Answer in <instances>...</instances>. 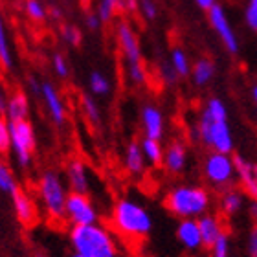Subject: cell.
I'll return each mask as SVG.
<instances>
[{"mask_svg":"<svg viewBox=\"0 0 257 257\" xmlns=\"http://www.w3.org/2000/svg\"><path fill=\"white\" fill-rule=\"evenodd\" d=\"M193 136L209 151L230 153L235 147V140L228 119V107L219 97H209L200 110Z\"/></svg>","mask_w":257,"mask_h":257,"instance_id":"obj_1","label":"cell"},{"mask_svg":"<svg viewBox=\"0 0 257 257\" xmlns=\"http://www.w3.org/2000/svg\"><path fill=\"white\" fill-rule=\"evenodd\" d=\"M110 224L128 241H142L153 231V215L138 200L123 197L114 202Z\"/></svg>","mask_w":257,"mask_h":257,"instance_id":"obj_2","label":"cell"},{"mask_svg":"<svg viewBox=\"0 0 257 257\" xmlns=\"http://www.w3.org/2000/svg\"><path fill=\"white\" fill-rule=\"evenodd\" d=\"M70 244L83 257H119V246L112 231L99 222L72 226Z\"/></svg>","mask_w":257,"mask_h":257,"instance_id":"obj_3","label":"cell"},{"mask_svg":"<svg viewBox=\"0 0 257 257\" xmlns=\"http://www.w3.org/2000/svg\"><path fill=\"white\" fill-rule=\"evenodd\" d=\"M164 206L178 219H198L211 208V193L198 184H180L167 191Z\"/></svg>","mask_w":257,"mask_h":257,"instance_id":"obj_4","label":"cell"},{"mask_svg":"<svg viewBox=\"0 0 257 257\" xmlns=\"http://www.w3.org/2000/svg\"><path fill=\"white\" fill-rule=\"evenodd\" d=\"M116 41L119 52L123 55L127 79L134 86H144L147 83V68L142 59V46L134 28L127 21H119L116 26Z\"/></svg>","mask_w":257,"mask_h":257,"instance_id":"obj_5","label":"cell"},{"mask_svg":"<svg viewBox=\"0 0 257 257\" xmlns=\"http://www.w3.org/2000/svg\"><path fill=\"white\" fill-rule=\"evenodd\" d=\"M37 195L43 202V208L52 220H64V206L68 191L59 173L44 171L37 180Z\"/></svg>","mask_w":257,"mask_h":257,"instance_id":"obj_6","label":"cell"},{"mask_svg":"<svg viewBox=\"0 0 257 257\" xmlns=\"http://www.w3.org/2000/svg\"><path fill=\"white\" fill-rule=\"evenodd\" d=\"M202 173L209 186H213L217 189L230 188L233 180L237 178L235 158L230 153L209 151V155L204 158Z\"/></svg>","mask_w":257,"mask_h":257,"instance_id":"obj_7","label":"cell"},{"mask_svg":"<svg viewBox=\"0 0 257 257\" xmlns=\"http://www.w3.org/2000/svg\"><path fill=\"white\" fill-rule=\"evenodd\" d=\"M11 128V153L15 156V162L21 167H30L33 158V151L37 145L33 125L28 119L22 121H10Z\"/></svg>","mask_w":257,"mask_h":257,"instance_id":"obj_8","label":"cell"},{"mask_svg":"<svg viewBox=\"0 0 257 257\" xmlns=\"http://www.w3.org/2000/svg\"><path fill=\"white\" fill-rule=\"evenodd\" d=\"M64 220L72 226L94 224L99 220V213L88 193H68L66 206H64Z\"/></svg>","mask_w":257,"mask_h":257,"instance_id":"obj_9","label":"cell"},{"mask_svg":"<svg viewBox=\"0 0 257 257\" xmlns=\"http://www.w3.org/2000/svg\"><path fill=\"white\" fill-rule=\"evenodd\" d=\"M208 21L209 26L213 28V32L217 33V37L220 39L226 52L235 55L239 52V39H237V33L231 26L230 19L226 15L224 8L220 4H215L211 10H208Z\"/></svg>","mask_w":257,"mask_h":257,"instance_id":"obj_10","label":"cell"},{"mask_svg":"<svg viewBox=\"0 0 257 257\" xmlns=\"http://www.w3.org/2000/svg\"><path fill=\"white\" fill-rule=\"evenodd\" d=\"M66 184L72 193H88L92 186L90 169L81 158H70L66 164Z\"/></svg>","mask_w":257,"mask_h":257,"instance_id":"obj_11","label":"cell"},{"mask_svg":"<svg viewBox=\"0 0 257 257\" xmlns=\"http://www.w3.org/2000/svg\"><path fill=\"white\" fill-rule=\"evenodd\" d=\"M11 200H13V209H15L17 220H19L24 228H32V226L37 224L39 209L30 193L22 191V189H17V191L11 195Z\"/></svg>","mask_w":257,"mask_h":257,"instance_id":"obj_12","label":"cell"},{"mask_svg":"<svg viewBox=\"0 0 257 257\" xmlns=\"http://www.w3.org/2000/svg\"><path fill=\"white\" fill-rule=\"evenodd\" d=\"M39 96L43 97L44 107H46V110H48L52 121H54L57 127L64 125V121H66V116H68V114H66V105H64L59 90H57L52 83L44 81V83H41V94H39Z\"/></svg>","mask_w":257,"mask_h":257,"instance_id":"obj_13","label":"cell"},{"mask_svg":"<svg viewBox=\"0 0 257 257\" xmlns=\"http://www.w3.org/2000/svg\"><path fill=\"white\" fill-rule=\"evenodd\" d=\"M140 121H142L144 136L155 140L164 138V134H166V118H164V112L156 105H151V103L144 105L142 112H140Z\"/></svg>","mask_w":257,"mask_h":257,"instance_id":"obj_14","label":"cell"},{"mask_svg":"<svg viewBox=\"0 0 257 257\" xmlns=\"http://www.w3.org/2000/svg\"><path fill=\"white\" fill-rule=\"evenodd\" d=\"M233 158H235L239 186L250 200H257V164L244 156H233Z\"/></svg>","mask_w":257,"mask_h":257,"instance_id":"obj_15","label":"cell"},{"mask_svg":"<svg viewBox=\"0 0 257 257\" xmlns=\"http://www.w3.org/2000/svg\"><path fill=\"white\" fill-rule=\"evenodd\" d=\"M162 166L166 167L169 175H180L188 167V147L180 140H173L164 151V162Z\"/></svg>","mask_w":257,"mask_h":257,"instance_id":"obj_16","label":"cell"},{"mask_svg":"<svg viewBox=\"0 0 257 257\" xmlns=\"http://www.w3.org/2000/svg\"><path fill=\"white\" fill-rule=\"evenodd\" d=\"M177 241L189 252H197L204 246L197 219H180L177 226Z\"/></svg>","mask_w":257,"mask_h":257,"instance_id":"obj_17","label":"cell"},{"mask_svg":"<svg viewBox=\"0 0 257 257\" xmlns=\"http://www.w3.org/2000/svg\"><path fill=\"white\" fill-rule=\"evenodd\" d=\"M198 228H200V233H202V242L206 248H211L217 239H219L222 233H224V224H222V219L215 213H204L202 217H198Z\"/></svg>","mask_w":257,"mask_h":257,"instance_id":"obj_18","label":"cell"},{"mask_svg":"<svg viewBox=\"0 0 257 257\" xmlns=\"http://www.w3.org/2000/svg\"><path fill=\"white\" fill-rule=\"evenodd\" d=\"M244 202H246V195H244L242 189L226 188L224 191L220 193L219 198L220 213L224 217H235L237 213H241L244 209Z\"/></svg>","mask_w":257,"mask_h":257,"instance_id":"obj_19","label":"cell"},{"mask_svg":"<svg viewBox=\"0 0 257 257\" xmlns=\"http://www.w3.org/2000/svg\"><path fill=\"white\" fill-rule=\"evenodd\" d=\"M123 164H125V169H127L128 175H134V177L144 175L147 162H145L144 151H142L140 142H134L133 140V142H128L127 144V147H125V155H123Z\"/></svg>","mask_w":257,"mask_h":257,"instance_id":"obj_20","label":"cell"},{"mask_svg":"<svg viewBox=\"0 0 257 257\" xmlns=\"http://www.w3.org/2000/svg\"><path fill=\"white\" fill-rule=\"evenodd\" d=\"M4 114L8 121H22V119H28V114H30V101H28V96L24 92H15L8 97V103H6Z\"/></svg>","mask_w":257,"mask_h":257,"instance_id":"obj_21","label":"cell"},{"mask_svg":"<svg viewBox=\"0 0 257 257\" xmlns=\"http://www.w3.org/2000/svg\"><path fill=\"white\" fill-rule=\"evenodd\" d=\"M215 63L208 57H200L197 63L191 66V79L197 86H206L209 85L215 77Z\"/></svg>","mask_w":257,"mask_h":257,"instance_id":"obj_22","label":"cell"},{"mask_svg":"<svg viewBox=\"0 0 257 257\" xmlns=\"http://www.w3.org/2000/svg\"><path fill=\"white\" fill-rule=\"evenodd\" d=\"M160 142L162 140L147 138V136H144V140L140 142L142 151H144L145 162L149 166H162V162H164V151L166 149H164V145Z\"/></svg>","mask_w":257,"mask_h":257,"instance_id":"obj_23","label":"cell"},{"mask_svg":"<svg viewBox=\"0 0 257 257\" xmlns=\"http://www.w3.org/2000/svg\"><path fill=\"white\" fill-rule=\"evenodd\" d=\"M81 110H83V116L88 123L94 128H97L101 125V108L97 105V101L92 96H83L81 97Z\"/></svg>","mask_w":257,"mask_h":257,"instance_id":"obj_24","label":"cell"},{"mask_svg":"<svg viewBox=\"0 0 257 257\" xmlns=\"http://www.w3.org/2000/svg\"><path fill=\"white\" fill-rule=\"evenodd\" d=\"M169 63H171L173 70L177 72L178 77H188V75H191V66H193V64L189 63L188 54H186L182 48H173L171 50Z\"/></svg>","mask_w":257,"mask_h":257,"instance_id":"obj_25","label":"cell"},{"mask_svg":"<svg viewBox=\"0 0 257 257\" xmlns=\"http://www.w3.org/2000/svg\"><path fill=\"white\" fill-rule=\"evenodd\" d=\"M0 66L6 70L13 68V54H11L10 39H8V32H6L2 13H0Z\"/></svg>","mask_w":257,"mask_h":257,"instance_id":"obj_26","label":"cell"},{"mask_svg":"<svg viewBox=\"0 0 257 257\" xmlns=\"http://www.w3.org/2000/svg\"><path fill=\"white\" fill-rule=\"evenodd\" d=\"M88 88L94 96H107L110 92V81L101 72H92L88 77Z\"/></svg>","mask_w":257,"mask_h":257,"instance_id":"obj_27","label":"cell"},{"mask_svg":"<svg viewBox=\"0 0 257 257\" xmlns=\"http://www.w3.org/2000/svg\"><path fill=\"white\" fill-rule=\"evenodd\" d=\"M17 189H19V184H17L15 175L11 173V169L6 166L4 162L0 160V191L13 195Z\"/></svg>","mask_w":257,"mask_h":257,"instance_id":"obj_28","label":"cell"},{"mask_svg":"<svg viewBox=\"0 0 257 257\" xmlns=\"http://www.w3.org/2000/svg\"><path fill=\"white\" fill-rule=\"evenodd\" d=\"M24 11H26V15L30 17L33 22H44L46 17H48V10H46L43 2H39V0H26V2H24Z\"/></svg>","mask_w":257,"mask_h":257,"instance_id":"obj_29","label":"cell"},{"mask_svg":"<svg viewBox=\"0 0 257 257\" xmlns=\"http://www.w3.org/2000/svg\"><path fill=\"white\" fill-rule=\"evenodd\" d=\"M121 0H99L97 4V15L101 19V22H110L116 15V11L119 10Z\"/></svg>","mask_w":257,"mask_h":257,"instance_id":"obj_30","label":"cell"},{"mask_svg":"<svg viewBox=\"0 0 257 257\" xmlns=\"http://www.w3.org/2000/svg\"><path fill=\"white\" fill-rule=\"evenodd\" d=\"M230 252H231L230 237H228V233L224 231V233L211 244V248H209V255L211 257H230Z\"/></svg>","mask_w":257,"mask_h":257,"instance_id":"obj_31","label":"cell"},{"mask_svg":"<svg viewBox=\"0 0 257 257\" xmlns=\"http://www.w3.org/2000/svg\"><path fill=\"white\" fill-rule=\"evenodd\" d=\"M11 151V128L10 121L0 118V155H6Z\"/></svg>","mask_w":257,"mask_h":257,"instance_id":"obj_32","label":"cell"},{"mask_svg":"<svg viewBox=\"0 0 257 257\" xmlns=\"http://www.w3.org/2000/svg\"><path fill=\"white\" fill-rule=\"evenodd\" d=\"M138 10L145 21H155L158 17V6L155 0H138Z\"/></svg>","mask_w":257,"mask_h":257,"instance_id":"obj_33","label":"cell"},{"mask_svg":"<svg viewBox=\"0 0 257 257\" xmlns=\"http://www.w3.org/2000/svg\"><path fill=\"white\" fill-rule=\"evenodd\" d=\"M52 64H54V72L57 74V77L66 79V77L70 75L68 61H66V57H64L63 54H54V57H52Z\"/></svg>","mask_w":257,"mask_h":257,"instance_id":"obj_34","label":"cell"},{"mask_svg":"<svg viewBox=\"0 0 257 257\" xmlns=\"http://www.w3.org/2000/svg\"><path fill=\"white\" fill-rule=\"evenodd\" d=\"M61 37L64 39V43L72 44V46H79L81 44V32L75 26H70V24L61 28Z\"/></svg>","mask_w":257,"mask_h":257,"instance_id":"obj_35","label":"cell"},{"mask_svg":"<svg viewBox=\"0 0 257 257\" xmlns=\"http://www.w3.org/2000/svg\"><path fill=\"white\" fill-rule=\"evenodd\" d=\"M244 22L252 32L257 33V0H248L244 10Z\"/></svg>","mask_w":257,"mask_h":257,"instance_id":"obj_36","label":"cell"},{"mask_svg":"<svg viewBox=\"0 0 257 257\" xmlns=\"http://www.w3.org/2000/svg\"><path fill=\"white\" fill-rule=\"evenodd\" d=\"M160 74H162V79H164V83H167V85H173L175 81H177V72L173 70L171 63H164L162 64V70H160Z\"/></svg>","mask_w":257,"mask_h":257,"instance_id":"obj_37","label":"cell"},{"mask_svg":"<svg viewBox=\"0 0 257 257\" xmlns=\"http://www.w3.org/2000/svg\"><path fill=\"white\" fill-rule=\"evenodd\" d=\"M248 253L250 257H257V222H253L252 230L248 233Z\"/></svg>","mask_w":257,"mask_h":257,"instance_id":"obj_38","label":"cell"},{"mask_svg":"<svg viewBox=\"0 0 257 257\" xmlns=\"http://www.w3.org/2000/svg\"><path fill=\"white\" fill-rule=\"evenodd\" d=\"M85 22H86V28H88V30H92V32H96L97 28L103 24L97 13H88V15H86V19H85Z\"/></svg>","mask_w":257,"mask_h":257,"instance_id":"obj_39","label":"cell"},{"mask_svg":"<svg viewBox=\"0 0 257 257\" xmlns=\"http://www.w3.org/2000/svg\"><path fill=\"white\" fill-rule=\"evenodd\" d=\"M119 10L125 11V13H134V11H138V0H121Z\"/></svg>","mask_w":257,"mask_h":257,"instance_id":"obj_40","label":"cell"},{"mask_svg":"<svg viewBox=\"0 0 257 257\" xmlns=\"http://www.w3.org/2000/svg\"><path fill=\"white\" fill-rule=\"evenodd\" d=\"M246 211H248V217H250L253 222H257V200H250Z\"/></svg>","mask_w":257,"mask_h":257,"instance_id":"obj_41","label":"cell"},{"mask_svg":"<svg viewBox=\"0 0 257 257\" xmlns=\"http://www.w3.org/2000/svg\"><path fill=\"white\" fill-rule=\"evenodd\" d=\"M195 4H197L200 10L208 11V10H211L215 4H217V0H195Z\"/></svg>","mask_w":257,"mask_h":257,"instance_id":"obj_42","label":"cell"},{"mask_svg":"<svg viewBox=\"0 0 257 257\" xmlns=\"http://www.w3.org/2000/svg\"><path fill=\"white\" fill-rule=\"evenodd\" d=\"M28 83H30V88H32V92H35V94H41V83H39L35 77H28Z\"/></svg>","mask_w":257,"mask_h":257,"instance_id":"obj_43","label":"cell"},{"mask_svg":"<svg viewBox=\"0 0 257 257\" xmlns=\"http://www.w3.org/2000/svg\"><path fill=\"white\" fill-rule=\"evenodd\" d=\"M6 103H8V97H6L4 90H2V88H0V112H4Z\"/></svg>","mask_w":257,"mask_h":257,"instance_id":"obj_44","label":"cell"},{"mask_svg":"<svg viewBox=\"0 0 257 257\" xmlns=\"http://www.w3.org/2000/svg\"><path fill=\"white\" fill-rule=\"evenodd\" d=\"M250 94H252V99H253V103H255V108H257V83L252 86V90H250Z\"/></svg>","mask_w":257,"mask_h":257,"instance_id":"obj_45","label":"cell"},{"mask_svg":"<svg viewBox=\"0 0 257 257\" xmlns=\"http://www.w3.org/2000/svg\"><path fill=\"white\" fill-rule=\"evenodd\" d=\"M50 15L55 17V19H61V15H63V13H61L59 8H57V10H55V8H52V10H50Z\"/></svg>","mask_w":257,"mask_h":257,"instance_id":"obj_46","label":"cell"},{"mask_svg":"<svg viewBox=\"0 0 257 257\" xmlns=\"http://www.w3.org/2000/svg\"><path fill=\"white\" fill-rule=\"evenodd\" d=\"M70 257H83V255H81V253H77V252H74Z\"/></svg>","mask_w":257,"mask_h":257,"instance_id":"obj_47","label":"cell"},{"mask_svg":"<svg viewBox=\"0 0 257 257\" xmlns=\"http://www.w3.org/2000/svg\"><path fill=\"white\" fill-rule=\"evenodd\" d=\"M35 257H46V255H43V253H37V255H35Z\"/></svg>","mask_w":257,"mask_h":257,"instance_id":"obj_48","label":"cell"},{"mask_svg":"<svg viewBox=\"0 0 257 257\" xmlns=\"http://www.w3.org/2000/svg\"><path fill=\"white\" fill-rule=\"evenodd\" d=\"M255 118H257V110H255Z\"/></svg>","mask_w":257,"mask_h":257,"instance_id":"obj_49","label":"cell"}]
</instances>
